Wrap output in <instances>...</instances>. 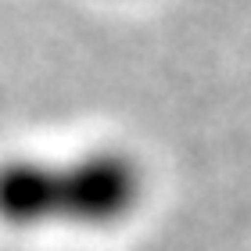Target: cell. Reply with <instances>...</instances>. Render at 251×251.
<instances>
[{"mask_svg":"<svg viewBox=\"0 0 251 251\" xmlns=\"http://www.w3.org/2000/svg\"><path fill=\"white\" fill-rule=\"evenodd\" d=\"M144 173L122 151H94L54 165V223L104 230L136 212Z\"/></svg>","mask_w":251,"mask_h":251,"instance_id":"6da1fadb","label":"cell"},{"mask_svg":"<svg viewBox=\"0 0 251 251\" xmlns=\"http://www.w3.org/2000/svg\"><path fill=\"white\" fill-rule=\"evenodd\" d=\"M0 219L15 230L54 223V165L15 158L0 165Z\"/></svg>","mask_w":251,"mask_h":251,"instance_id":"7a4b0ae2","label":"cell"}]
</instances>
